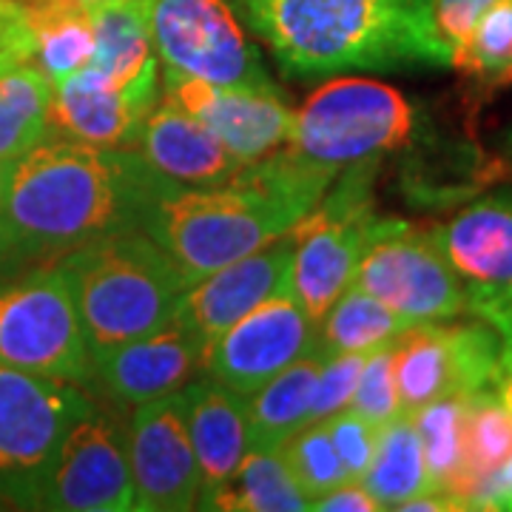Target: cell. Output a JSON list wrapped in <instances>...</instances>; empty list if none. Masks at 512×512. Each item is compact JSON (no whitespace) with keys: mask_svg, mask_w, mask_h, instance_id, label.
<instances>
[{"mask_svg":"<svg viewBox=\"0 0 512 512\" xmlns=\"http://www.w3.org/2000/svg\"><path fill=\"white\" fill-rule=\"evenodd\" d=\"M26 3H66V6H80V9H100L117 0H26Z\"/></svg>","mask_w":512,"mask_h":512,"instance_id":"7bdbcfd3","label":"cell"},{"mask_svg":"<svg viewBox=\"0 0 512 512\" xmlns=\"http://www.w3.org/2000/svg\"><path fill=\"white\" fill-rule=\"evenodd\" d=\"M416 128V106L399 89L367 77H336L293 111L285 146L305 160L342 171L410 146Z\"/></svg>","mask_w":512,"mask_h":512,"instance_id":"5b68a950","label":"cell"},{"mask_svg":"<svg viewBox=\"0 0 512 512\" xmlns=\"http://www.w3.org/2000/svg\"><path fill=\"white\" fill-rule=\"evenodd\" d=\"M362 487L376 498L382 510H399L413 495L433 490L419 433L410 413H402L379 427L376 453L362 476Z\"/></svg>","mask_w":512,"mask_h":512,"instance_id":"cb8c5ba5","label":"cell"},{"mask_svg":"<svg viewBox=\"0 0 512 512\" xmlns=\"http://www.w3.org/2000/svg\"><path fill=\"white\" fill-rule=\"evenodd\" d=\"M35 26L23 0H0V69L35 60Z\"/></svg>","mask_w":512,"mask_h":512,"instance_id":"d590c367","label":"cell"},{"mask_svg":"<svg viewBox=\"0 0 512 512\" xmlns=\"http://www.w3.org/2000/svg\"><path fill=\"white\" fill-rule=\"evenodd\" d=\"M128 464L134 510L185 512L197 507L200 470L188 430L183 390L131 407Z\"/></svg>","mask_w":512,"mask_h":512,"instance_id":"4fadbf2b","label":"cell"},{"mask_svg":"<svg viewBox=\"0 0 512 512\" xmlns=\"http://www.w3.org/2000/svg\"><path fill=\"white\" fill-rule=\"evenodd\" d=\"M311 350H316V325L293 291H285L222 330L205 350L202 373L245 399Z\"/></svg>","mask_w":512,"mask_h":512,"instance_id":"5bb4252c","label":"cell"},{"mask_svg":"<svg viewBox=\"0 0 512 512\" xmlns=\"http://www.w3.org/2000/svg\"><path fill=\"white\" fill-rule=\"evenodd\" d=\"M416 424L430 487L444 493L456 504V487L464 461V419H467V396H447L424 404L421 410L410 413ZM458 507V504H456Z\"/></svg>","mask_w":512,"mask_h":512,"instance_id":"4dcf8cb0","label":"cell"},{"mask_svg":"<svg viewBox=\"0 0 512 512\" xmlns=\"http://www.w3.org/2000/svg\"><path fill=\"white\" fill-rule=\"evenodd\" d=\"M322 359L325 356L319 350H311L308 356L279 370L251 396H245L248 447H279L296 430L311 424L313 384Z\"/></svg>","mask_w":512,"mask_h":512,"instance_id":"603a6c76","label":"cell"},{"mask_svg":"<svg viewBox=\"0 0 512 512\" xmlns=\"http://www.w3.org/2000/svg\"><path fill=\"white\" fill-rule=\"evenodd\" d=\"M291 265L293 237L288 231L259 251L239 256L214 274L191 282L174 319H180L205 345H211L222 330L231 328L256 305L268 302L276 293L291 291Z\"/></svg>","mask_w":512,"mask_h":512,"instance_id":"e0dca14e","label":"cell"},{"mask_svg":"<svg viewBox=\"0 0 512 512\" xmlns=\"http://www.w3.org/2000/svg\"><path fill=\"white\" fill-rule=\"evenodd\" d=\"M365 359L367 353H336V356L322 359L319 376H316V384H313L311 424L348 410Z\"/></svg>","mask_w":512,"mask_h":512,"instance_id":"836d02e7","label":"cell"},{"mask_svg":"<svg viewBox=\"0 0 512 512\" xmlns=\"http://www.w3.org/2000/svg\"><path fill=\"white\" fill-rule=\"evenodd\" d=\"M0 365L89 390L92 353L72 285L57 262L32 265L0 285Z\"/></svg>","mask_w":512,"mask_h":512,"instance_id":"ba28073f","label":"cell"},{"mask_svg":"<svg viewBox=\"0 0 512 512\" xmlns=\"http://www.w3.org/2000/svg\"><path fill=\"white\" fill-rule=\"evenodd\" d=\"M163 92L197 117L242 163H256L291 137L293 109L268 89L217 86L200 77L163 69Z\"/></svg>","mask_w":512,"mask_h":512,"instance_id":"9a60e30c","label":"cell"},{"mask_svg":"<svg viewBox=\"0 0 512 512\" xmlns=\"http://www.w3.org/2000/svg\"><path fill=\"white\" fill-rule=\"evenodd\" d=\"M151 103L126 94L94 66L52 83L49 134L100 148L134 146Z\"/></svg>","mask_w":512,"mask_h":512,"instance_id":"ffe728a7","label":"cell"},{"mask_svg":"<svg viewBox=\"0 0 512 512\" xmlns=\"http://www.w3.org/2000/svg\"><path fill=\"white\" fill-rule=\"evenodd\" d=\"M205 350L194 330L180 319H171L154 333L123 342L92 359V384L106 402L117 407L160 399L183 390L205 367Z\"/></svg>","mask_w":512,"mask_h":512,"instance_id":"2e32d148","label":"cell"},{"mask_svg":"<svg viewBox=\"0 0 512 512\" xmlns=\"http://www.w3.org/2000/svg\"><path fill=\"white\" fill-rule=\"evenodd\" d=\"M467 288V305L512 285V194H490L430 228Z\"/></svg>","mask_w":512,"mask_h":512,"instance_id":"ac0fdd59","label":"cell"},{"mask_svg":"<svg viewBox=\"0 0 512 512\" xmlns=\"http://www.w3.org/2000/svg\"><path fill=\"white\" fill-rule=\"evenodd\" d=\"M450 66L481 97L512 86V0H495L476 20Z\"/></svg>","mask_w":512,"mask_h":512,"instance_id":"f546056e","label":"cell"},{"mask_svg":"<svg viewBox=\"0 0 512 512\" xmlns=\"http://www.w3.org/2000/svg\"><path fill=\"white\" fill-rule=\"evenodd\" d=\"M348 410L370 421L373 427H384L387 421L402 416V399L393 376V345L367 353Z\"/></svg>","mask_w":512,"mask_h":512,"instance_id":"d6a6232c","label":"cell"},{"mask_svg":"<svg viewBox=\"0 0 512 512\" xmlns=\"http://www.w3.org/2000/svg\"><path fill=\"white\" fill-rule=\"evenodd\" d=\"M26 9L37 40L32 63L52 83L92 63L94 29L89 9L66 3H26Z\"/></svg>","mask_w":512,"mask_h":512,"instance_id":"f1b7e54d","label":"cell"},{"mask_svg":"<svg viewBox=\"0 0 512 512\" xmlns=\"http://www.w3.org/2000/svg\"><path fill=\"white\" fill-rule=\"evenodd\" d=\"M0 510H15V507H12V504H9V501H6V498L0 495Z\"/></svg>","mask_w":512,"mask_h":512,"instance_id":"f6af8a7d","label":"cell"},{"mask_svg":"<svg viewBox=\"0 0 512 512\" xmlns=\"http://www.w3.org/2000/svg\"><path fill=\"white\" fill-rule=\"evenodd\" d=\"M12 165L9 160H0V197H3V188L9 183V174H12Z\"/></svg>","mask_w":512,"mask_h":512,"instance_id":"ee69618b","label":"cell"},{"mask_svg":"<svg viewBox=\"0 0 512 512\" xmlns=\"http://www.w3.org/2000/svg\"><path fill=\"white\" fill-rule=\"evenodd\" d=\"M52 80L35 63L0 69V160L18 163L49 137Z\"/></svg>","mask_w":512,"mask_h":512,"instance_id":"484cf974","label":"cell"},{"mask_svg":"<svg viewBox=\"0 0 512 512\" xmlns=\"http://www.w3.org/2000/svg\"><path fill=\"white\" fill-rule=\"evenodd\" d=\"M123 407L94 404L74 421L60 444L40 498V510L126 512L134 510L128 464V421Z\"/></svg>","mask_w":512,"mask_h":512,"instance_id":"7c38bea8","label":"cell"},{"mask_svg":"<svg viewBox=\"0 0 512 512\" xmlns=\"http://www.w3.org/2000/svg\"><path fill=\"white\" fill-rule=\"evenodd\" d=\"M55 262L72 285L92 359L168 325L188 288L174 259L140 228L94 239Z\"/></svg>","mask_w":512,"mask_h":512,"instance_id":"277c9868","label":"cell"},{"mask_svg":"<svg viewBox=\"0 0 512 512\" xmlns=\"http://www.w3.org/2000/svg\"><path fill=\"white\" fill-rule=\"evenodd\" d=\"M92 404L83 384L0 365V495L15 510H40L57 450Z\"/></svg>","mask_w":512,"mask_h":512,"instance_id":"8992f818","label":"cell"},{"mask_svg":"<svg viewBox=\"0 0 512 512\" xmlns=\"http://www.w3.org/2000/svg\"><path fill=\"white\" fill-rule=\"evenodd\" d=\"M376 165L379 160L345 165L348 171L291 228V291L313 325L353 285L362 251L379 220L370 197Z\"/></svg>","mask_w":512,"mask_h":512,"instance_id":"52a82bcc","label":"cell"},{"mask_svg":"<svg viewBox=\"0 0 512 512\" xmlns=\"http://www.w3.org/2000/svg\"><path fill=\"white\" fill-rule=\"evenodd\" d=\"M407 328L410 325L402 316L390 311L384 302L350 285L316 325V350L322 356L373 353V350L393 345Z\"/></svg>","mask_w":512,"mask_h":512,"instance_id":"4316f807","label":"cell"},{"mask_svg":"<svg viewBox=\"0 0 512 512\" xmlns=\"http://www.w3.org/2000/svg\"><path fill=\"white\" fill-rule=\"evenodd\" d=\"M495 0H433V29L444 43V49L453 52L467 40L476 20L493 6Z\"/></svg>","mask_w":512,"mask_h":512,"instance_id":"8d00e7d4","label":"cell"},{"mask_svg":"<svg viewBox=\"0 0 512 512\" xmlns=\"http://www.w3.org/2000/svg\"><path fill=\"white\" fill-rule=\"evenodd\" d=\"M467 316H478L487 325H493L501 336L504 345H512V285L504 291L484 296V299H473L467 305Z\"/></svg>","mask_w":512,"mask_h":512,"instance_id":"f35d334b","label":"cell"},{"mask_svg":"<svg viewBox=\"0 0 512 512\" xmlns=\"http://www.w3.org/2000/svg\"><path fill=\"white\" fill-rule=\"evenodd\" d=\"M148 29L154 55L168 72L279 92L228 0H151Z\"/></svg>","mask_w":512,"mask_h":512,"instance_id":"30bf717a","label":"cell"},{"mask_svg":"<svg viewBox=\"0 0 512 512\" xmlns=\"http://www.w3.org/2000/svg\"><path fill=\"white\" fill-rule=\"evenodd\" d=\"M211 510L299 512L311 510V501L299 490L279 447H248L237 476L214 498Z\"/></svg>","mask_w":512,"mask_h":512,"instance_id":"83f0119b","label":"cell"},{"mask_svg":"<svg viewBox=\"0 0 512 512\" xmlns=\"http://www.w3.org/2000/svg\"><path fill=\"white\" fill-rule=\"evenodd\" d=\"M325 427H328V436L336 447V456L348 473V481H362L370 467V458L376 453L379 427L356 416L353 410H342V413L325 419Z\"/></svg>","mask_w":512,"mask_h":512,"instance_id":"e575fe53","label":"cell"},{"mask_svg":"<svg viewBox=\"0 0 512 512\" xmlns=\"http://www.w3.org/2000/svg\"><path fill=\"white\" fill-rule=\"evenodd\" d=\"M353 285L384 302L407 325L467 316V288L441 254L430 228L379 217Z\"/></svg>","mask_w":512,"mask_h":512,"instance_id":"9c48e42d","label":"cell"},{"mask_svg":"<svg viewBox=\"0 0 512 512\" xmlns=\"http://www.w3.org/2000/svg\"><path fill=\"white\" fill-rule=\"evenodd\" d=\"M237 6L296 77L450 66L433 29V0H237Z\"/></svg>","mask_w":512,"mask_h":512,"instance_id":"3957f363","label":"cell"},{"mask_svg":"<svg viewBox=\"0 0 512 512\" xmlns=\"http://www.w3.org/2000/svg\"><path fill=\"white\" fill-rule=\"evenodd\" d=\"M512 453V416L495 390L467 396L464 419V461L456 487L458 510H473L478 490Z\"/></svg>","mask_w":512,"mask_h":512,"instance_id":"d4e9b609","label":"cell"},{"mask_svg":"<svg viewBox=\"0 0 512 512\" xmlns=\"http://www.w3.org/2000/svg\"><path fill=\"white\" fill-rule=\"evenodd\" d=\"M171 185L140 148L49 134L12 165L0 197V239L20 268L55 262L94 239L140 228Z\"/></svg>","mask_w":512,"mask_h":512,"instance_id":"6da1fadb","label":"cell"},{"mask_svg":"<svg viewBox=\"0 0 512 512\" xmlns=\"http://www.w3.org/2000/svg\"><path fill=\"white\" fill-rule=\"evenodd\" d=\"M183 396L200 470V495L194 510H211L214 498L234 481L248 453L245 399L208 373L185 384Z\"/></svg>","mask_w":512,"mask_h":512,"instance_id":"44dd1931","label":"cell"},{"mask_svg":"<svg viewBox=\"0 0 512 512\" xmlns=\"http://www.w3.org/2000/svg\"><path fill=\"white\" fill-rule=\"evenodd\" d=\"M473 510L512 512V453L478 490Z\"/></svg>","mask_w":512,"mask_h":512,"instance_id":"ab89813d","label":"cell"},{"mask_svg":"<svg viewBox=\"0 0 512 512\" xmlns=\"http://www.w3.org/2000/svg\"><path fill=\"white\" fill-rule=\"evenodd\" d=\"M134 148H140V154L165 180L188 188L231 183L245 165L171 97L151 106Z\"/></svg>","mask_w":512,"mask_h":512,"instance_id":"d6986e66","label":"cell"},{"mask_svg":"<svg viewBox=\"0 0 512 512\" xmlns=\"http://www.w3.org/2000/svg\"><path fill=\"white\" fill-rule=\"evenodd\" d=\"M20 271H26V268H20L18 262L9 256L6 245H3V239H0V285H3L6 279H12L15 274H20Z\"/></svg>","mask_w":512,"mask_h":512,"instance_id":"b9f144b4","label":"cell"},{"mask_svg":"<svg viewBox=\"0 0 512 512\" xmlns=\"http://www.w3.org/2000/svg\"><path fill=\"white\" fill-rule=\"evenodd\" d=\"M507 151H510V160H512V128H510V134H507Z\"/></svg>","mask_w":512,"mask_h":512,"instance_id":"bcb514c9","label":"cell"},{"mask_svg":"<svg viewBox=\"0 0 512 512\" xmlns=\"http://www.w3.org/2000/svg\"><path fill=\"white\" fill-rule=\"evenodd\" d=\"M279 450L288 461L299 490L311 504L316 498L330 493L333 487L348 481V473L336 456V447L330 441L325 421H313L308 427L296 430L291 439L279 444Z\"/></svg>","mask_w":512,"mask_h":512,"instance_id":"1f68e13d","label":"cell"},{"mask_svg":"<svg viewBox=\"0 0 512 512\" xmlns=\"http://www.w3.org/2000/svg\"><path fill=\"white\" fill-rule=\"evenodd\" d=\"M336 177L339 168L305 160L282 146L242 165L231 183L171 185L151 202L140 231L174 259L191 285L285 237L325 197Z\"/></svg>","mask_w":512,"mask_h":512,"instance_id":"7a4b0ae2","label":"cell"},{"mask_svg":"<svg viewBox=\"0 0 512 512\" xmlns=\"http://www.w3.org/2000/svg\"><path fill=\"white\" fill-rule=\"evenodd\" d=\"M151 0H117L100 9H89L94 29L92 63L111 83L143 103H157V66L148 29Z\"/></svg>","mask_w":512,"mask_h":512,"instance_id":"7402d4cb","label":"cell"},{"mask_svg":"<svg viewBox=\"0 0 512 512\" xmlns=\"http://www.w3.org/2000/svg\"><path fill=\"white\" fill-rule=\"evenodd\" d=\"M316 512H379L382 507L376 504V498L362 487V481H345L339 487H333L330 493L316 498L311 504Z\"/></svg>","mask_w":512,"mask_h":512,"instance_id":"74e56055","label":"cell"},{"mask_svg":"<svg viewBox=\"0 0 512 512\" xmlns=\"http://www.w3.org/2000/svg\"><path fill=\"white\" fill-rule=\"evenodd\" d=\"M501 336L484 319L421 322L393 342V376L404 413L447 396L493 390Z\"/></svg>","mask_w":512,"mask_h":512,"instance_id":"8fae6325","label":"cell"},{"mask_svg":"<svg viewBox=\"0 0 512 512\" xmlns=\"http://www.w3.org/2000/svg\"><path fill=\"white\" fill-rule=\"evenodd\" d=\"M493 390L512 416V345H504V342H501V359H498V370H495Z\"/></svg>","mask_w":512,"mask_h":512,"instance_id":"60d3db41","label":"cell"}]
</instances>
